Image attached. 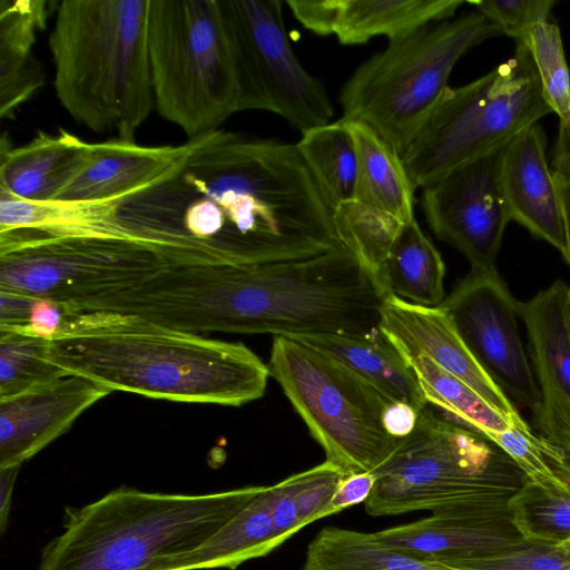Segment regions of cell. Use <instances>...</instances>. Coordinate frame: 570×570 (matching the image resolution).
Instances as JSON below:
<instances>
[{
    "instance_id": "1",
    "label": "cell",
    "mask_w": 570,
    "mask_h": 570,
    "mask_svg": "<svg viewBox=\"0 0 570 570\" xmlns=\"http://www.w3.org/2000/svg\"><path fill=\"white\" fill-rule=\"evenodd\" d=\"M184 146L165 175L116 200L122 227L171 266L283 263L345 247L295 144L218 128Z\"/></svg>"
},
{
    "instance_id": "2",
    "label": "cell",
    "mask_w": 570,
    "mask_h": 570,
    "mask_svg": "<svg viewBox=\"0 0 570 570\" xmlns=\"http://www.w3.org/2000/svg\"><path fill=\"white\" fill-rule=\"evenodd\" d=\"M387 294L348 248L258 264L168 266L146 283L104 297V311L191 333L296 337L380 333Z\"/></svg>"
},
{
    "instance_id": "3",
    "label": "cell",
    "mask_w": 570,
    "mask_h": 570,
    "mask_svg": "<svg viewBox=\"0 0 570 570\" xmlns=\"http://www.w3.org/2000/svg\"><path fill=\"white\" fill-rule=\"evenodd\" d=\"M47 357L110 392L185 403L240 406L264 395L271 375L240 342L108 311L72 313L49 340Z\"/></svg>"
},
{
    "instance_id": "4",
    "label": "cell",
    "mask_w": 570,
    "mask_h": 570,
    "mask_svg": "<svg viewBox=\"0 0 570 570\" xmlns=\"http://www.w3.org/2000/svg\"><path fill=\"white\" fill-rule=\"evenodd\" d=\"M149 0H62L49 48L56 95L75 121L134 140L155 108Z\"/></svg>"
},
{
    "instance_id": "5",
    "label": "cell",
    "mask_w": 570,
    "mask_h": 570,
    "mask_svg": "<svg viewBox=\"0 0 570 570\" xmlns=\"http://www.w3.org/2000/svg\"><path fill=\"white\" fill-rule=\"evenodd\" d=\"M263 489L177 494L121 485L65 509L62 532L43 548L38 570H151L199 548Z\"/></svg>"
},
{
    "instance_id": "6",
    "label": "cell",
    "mask_w": 570,
    "mask_h": 570,
    "mask_svg": "<svg viewBox=\"0 0 570 570\" xmlns=\"http://www.w3.org/2000/svg\"><path fill=\"white\" fill-rule=\"evenodd\" d=\"M373 473L364 502L372 517L430 511L510 521L509 502L529 480L494 442L429 403Z\"/></svg>"
},
{
    "instance_id": "7",
    "label": "cell",
    "mask_w": 570,
    "mask_h": 570,
    "mask_svg": "<svg viewBox=\"0 0 570 570\" xmlns=\"http://www.w3.org/2000/svg\"><path fill=\"white\" fill-rule=\"evenodd\" d=\"M501 35L497 24L473 10L390 40L343 86L342 118L368 125L403 156L449 87L458 60Z\"/></svg>"
},
{
    "instance_id": "8",
    "label": "cell",
    "mask_w": 570,
    "mask_h": 570,
    "mask_svg": "<svg viewBox=\"0 0 570 570\" xmlns=\"http://www.w3.org/2000/svg\"><path fill=\"white\" fill-rule=\"evenodd\" d=\"M515 43L507 61L464 86L446 88L402 156L415 188L505 146L552 112L525 42Z\"/></svg>"
},
{
    "instance_id": "9",
    "label": "cell",
    "mask_w": 570,
    "mask_h": 570,
    "mask_svg": "<svg viewBox=\"0 0 570 570\" xmlns=\"http://www.w3.org/2000/svg\"><path fill=\"white\" fill-rule=\"evenodd\" d=\"M155 108L188 139L237 112V86L218 0H149Z\"/></svg>"
},
{
    "instance_id": "10",
    "label": "cell",
    "mask_w": 570,
    "mask_h": 570,
    "mask_svg": "<svg viewBox=\"0 0 570 570\" xmlns=\"http://www.w3.org/2000/svg\"><path fill=\"white\" fill-rule=\"evenodd\" d=\"M268 368L326 461L350 474L373 472L395 450L399 440L383 423L393 400L334 358L297 340L274 336Z\"/></svg>"
},
{
    "instance_id": "11",
    "label": "cell",
    "mask_w": 570,
    "mask_h": 570,
    "mask_svg": "<svg viewBox=\"0 0 570 570\" xmlns=\"http://www.w3.org/2000/svg\"><path fill=\"white\" fill-rule=\"evenodd\" d=\"M168 266L136 239L0 232V291L67 307L137 287Z\"/></svg>"
},
{
    "instance_id": "12",
    "label": "cell",
    "mask_w": 570,
    "mask_h": 570,
    "mask_svg": "<svg viewBox=\"0 0 570 570\" xmlns=\"http://www.w3.org/2000/svg\"><path fill=\"white\" fill-rule=\"evenodd\" d=\"M237 86V111L266 110L304 132L330 124L334 109L288 39L282 1L218 0Z\"/></svg>"
},
{
    "instance_id": "13",
    "label": "cell",
    "mask_w": 570,
    "mask_h": 570,
    "mask_svg": "<svg viewBox=\"0 0 570 570\" xmlns=\"http://www.w3.org/2000/svg\"><path fill=\"white\" fill-rule=\"evenodd\" d=\"M440 307L478 363L508 397L535 413L541 394L520 336L519 302L497 268L471 269Z\"/></svg>"
},
{
    "instance_id": "14",
    "label": "cell",
    "mask_w": 570,
    "mask_h": 570,
    "mask_svg": "<svg viewBox=\"0 0 570 570\" xmlns=\"http://www.w3.org/2000/svg\"><path fill=\"white\" fill-rule=\"evenodd\" d=\"M505 146L423 188L422 208L429 226L468 258L471 269H495L503 233L511 222L501 186Z\"/></svg>"
},
{
    "instance_id": "15",
    "label": "cell",
    "mask_w": 570,
    "mask_h": 570,
    "mask_svg": "<svg viewBox=\"0 0 570 570\" xmlns=\"http://www.w3.org/2000/svg\"><path fill=\"white\" fill-rule=\"evenodd\" d=\"M566 283L554 282L519 302L541 404L533 413L540 436L570 445V304Z\"/></svg>"
},
{
    "instance_id": "16",
    "label": "cell",
    "mask_w": 570,
    "mask_h": 570,
    "mask_svg": "<svg viewBox=\"0 0 570 570\" xmlns=\"http://www.w3.org/2000/svg\"><path fill=\"white\" fill-rule=\"evenodd\" d=\"M380 331L401 353H423L501 412L513 425L527 422L487 374L440 306L425 307L393 294L381 309Z\"/></svg>"
},
{
    "instance_id": "17",
    "label": "cell",
    "mask_w": 570,
    "mask_h": 570,
    "mask_svg": "<svg viewBox=\"0 0 570 570\" xmlns=\"http://www.w3.org/2000/svg\"><path fill=\"white\" fill-rule=\"evenodd\" d=\"M110 393L87 379L67 375L0 401V469L21 465Z\"/></svg>"
},
{
    "instance_id": "18",
    "label": "cell",
    "mask_w": 570,
    "mask_h": 570,
    "mask_svg": "<svg viewBox=\"0 0 570 570\" xmlns=\"http://www.w3.org/2000/svg\"><path fill=\"white\" fill-rule=\"evenodd\" d=\"M293 16L318 36L334 35L342 45L390 40L452 18L465 0H287Z\"/></svg>"
},
{
    "instance_id": "19",
    "label": "cell",
    "mask_w": 570,
    "mask_h": 570,
    "mask_svg": "<svg viewBox=\"0 0 570 570\" xmlns=\"http://www.w3.org/2000/svg\"><path fill=\"white\" fill-rule=\"evenodd\" d=\"M547 136L537 122L504 148L501 186L511 222L567 256L564 213L547 159Z\"/></svg>"
},
{
    "instance_id": "20",
    "label": "cell",
    "mask_w": 570,
    "mask_h": 570,
    "mask_svg": "<svg viewBox=\"0 0 570 570\" xmlns=\"http://www.w3.org/2000/svg\"><path fill=\"white\" fill-rule=\"evenodd\" d=\"M374 535L419 560L448 570H458L470 560L525 543L510 521L453 514H431Z\"/></svg>"
},
{
    "instance_id": "21",
    "label": "cell",
    "mask_w": 570,
    "mask_h": 570,
    "mask_svg": "<svg viewBox=\"0 0 570 570\" xmlns=\"http://www.w3.org/2000/svg\"><path fill=\"white\" fill-rule=\"evenodd\" d=\"M185 146H141L114 138L89 142L76 175L55 200L110 202L149 185L184 156Z\"/></svg>"
},
{
    "instance_id": "22",
    "label": "cell",
    "mask_w": 570,
    "mask_h": 570,
    "mask_svg": "<svg viewBox=\"0 0 570 570\" xmlns=\"http://www.w3.org/2000/svg\"><path fill=\"white\" fill-rule=\"evenodd\" d=\"M89 142L60 128L39 131L13 148L4 132L0 140V189L22 199L55 200L79 169Z\"/></svg>"
},
{
    "instance_id": "23",
    "label": "cell",
    "mask_w": 570,
    "mask_h": 570,
    "mask_svg": "<svg viewBox=\"0 0 570 570\" xmlns=\"http://www.w3.org/2000/svg\"><path fill=\"white\" fill-rule=\"evenodd\" d=\"M334 358L393 401L421 412L428 401L417 376L401 352L380 333L315 334L289 337Z\"/></svg>"
},
{
    "instance_id": "24",
    "label": "cell",
    "mask_w": 570,
    "mask_h": 570,
    "mask_svg": "<svg viewBox=\"0 0 570 570\" xmlns=\"http://www.w3.org/2000/svg\"><path fill=\"white\" fill-rule=\"evenodd\" d=\"M47 0H0V118L17 109L40 89L46 76L33 55L37 33L46 27Z\"/></svg>"
},
{
    "instance_id": "25",
    "label": "cell",
    "mask_w": 570,
    "mask_h": 570,
    "mask_svg": "<svg viewBox=\"0 0 570 570\" xmlns=\"http://www.w3.org/2000/svg\"><path fill=\"white\" fill-rule=\"evenodd\" d=\"M273 485L263 491L240 512L194 551L160 561L151 570H235L242 563L269 554L286 540L272 518Z\"/></svg>"
},
{
    "instance_id": "26",
    "label": "cell",
    "mask_w": 570,
    "mask_h": 570,
    "mask_svg": "<svg viewBox=\"0 0 570 570\" xmlns=\"http://www.w3.org/2000/svg\"><path fill=\"white\" fill-rule=\"evenodd\" d=\"M342 119L353 136L357 156L354 200L404 223L415 219V186L402 156L368 125Z\"/></svg>"
},
{
    "instance_id": "27",
    "label": "cell",
    "mask_w": 570,
    "mask_h": 570,
    "mask_svg": "<svg viewBox=\"0 0 570 570\" xmlns=\"http://www.w3.org/2000/svg\"><path fill=\"white\" fill-rule=\"evenodd\" d=\"M116 200L36 202L0 189V232L23 228L49 236L134 239L117 218Z\"/></svg>"
},
{
    "instance_id": "28",
    "label": "cell",
    "mask_w": 570,
    "mask_h": 570,
    "mask_svg": "<svg viewBox=\"0 0 570 570\" xmlns=\"http://www.w3.org/2000/svg\"><path fill=\"white\" fill-rule=\"evenodd\" d=\"M443 259L415 219L403 223L387 254L382 282L389 294L438 307L445 299Z\"/></svg>"
},
{
    "instance_id": "29",
    "label": "cell",
    "mask_w": 570,
    "mask_h": 570,
    "mask_svg": "<svg viewBox=\"0 0 570 570\" xmlns=\"http://www.w3.org/2000/svg\"><path fill=\"white\" fill-rule=\"evenodd\" d=\"M301 570H448L380 541L374 532L338 527L320 530Z\"/></svg>"
},
{
    "instance_id": "30",
    "label": "cell",
    "mask_w": 570,
    "mask_h": 570,
    "mask_svg": "<svg viewBox=\"0 0 570 570\" xmlns=\"http://www.w3.org/2000/svg\"><path fill=\"white\" fill-rule=\"evenodd\" d=\"M295 145L332 210L355 199L357 156L342 118L302 132Z\"/></svg>"
},
{
    "instance_id": "31",
    "label": "cell",
    "mask_w": 570,
    "mask_h": 570,
    "mask_svg": "<svg viewBox=\"0 0 570 570\" xmlns=\"http://www.w3.org/2000/svg\"><path fill=\"white\" fill-rule=\"evenodd\" d=\"M414 370L429 404L490 439L513 424L465 383L423 353H401Z\"/></svg>"
},
{
    "instance_id": "32",
    "label": "cell",
    "mask_w": 570,
    "mask_h": 570,
    "mask_svg": "<svg viewBox=\"0 0 570 570\" xmlns=\"http://www.w3.org/2000/svg\"><path fill=\"white\" fill-rule=\"evenodd\" d=\"M333 222L343 245L358 257L386 292L382 282L383 265L404 222L355 200L334 208Z\"/></svg>"
},
{
    "instance_id": "33",
    "label": "cell",
    "mask_w": 570,
    "mask_h": 570,
    "mask_svg": "<svg viewBox=\"0 0 570 570\" xmlns=\"http://www.w3.org/2000/svg\"><path fill=\"white\" fill-rule=\"evenodd\" d=\"M510 522L532 544L570 539V490H548L527 481L509 502Z\"/></svg>"
},
{
    "instance_id": "34",
    "label": "cell",
    "mask_w": 570,
    "mask_h": 570,
    "mask_svg": "<svg viewBox=\"0 0 570 570\" xmlns=\"http://www.w3.org/2000/svg\"><path fill=\"white\" fill-rule=\"evenodd\" d=\"M49 340L0 332V401L67 376L48 357Z\"/></svg>"
},
{
    "instance_id": "35",
    "label": "cell",
    "mask_w": 570,
    "mask_h": 570,
    "mask_svg": "<svg viewBox=\"0 0 570 570\" xmlns=\"http://www.w3.org/2000/svg\"><path fill=\"white\" fill-rule=\"evenodd\" d=\"M520 39L531 53L552 114L559 117V124H570V69L559 27L549 20L532 27Z\"/></svg>"
},
{
    "instance_id": "36",
    "label": "cell",
    "mask_w": 570,
    "mask_h": 570,
    "mask_svg": "<svg viewBox=\"0 0 570 570\" xmlns=\"http://www.w3.org/2000/svg\"><path fill=\"white\" fill-rule=\"evenodd\" d=\"M350 473L324 461L286 478L303 527L332 515L331 504L341 483Z\"/></svg>"
},
{
    "instance_id": "37",
    "label": "cell",
    "mask_w": 570,
    "mask_h": 570,
    "mask_svg": "<svg viewBox=\"0 0 570 570\" xmlns=\"http://www.w3.org/2000/svg\"><path fill=\"white\" fill-rule=\"evenodd\" d=\"M490 440L518 464L529 481L548 490H569L544 459L537 433L528 423L512 425L493 434Z\"/></svg>"
},
{
    "instance_id": "38",
    "label": "cell",
    "mask_w": 570,
    "mask_h": 570,
    "mask_svg": "<svg viewBox=\"0 0 570 570\" xmlns=\"http://www.w3.org/2000/svg\"><path fill=\"white\" fill-rule=\"evenodd\" d=\"M458 570H570V551L559 544L525 542L470 560Z\"/></svg>"
},
{
    "instance_id": "39",
    "label": "cell",
    "mask_w": 570,
    "mask_h": 570,
    "mask_svg": "<svg viewBox=\"0 0 570 570\" xmlns=\"http://www.w3.org/2000/svg\"><path fill=\"white\" fill-rule=\"evenodd\" d=\"M468 4L497 24L502 35L518 40L532 27L549 21L556 1L470 0Z\"/></svg>"
},
{
    "instance_id": "40",
    "label": "cell",
    "mask_w": 570,
    "mask_h": 570,
    "mask_svg": "<svg viewBox=\"0 0 570 570\" xmlns=\"http://www.w3.org/2000/svg\"><path fill=\"white\" fill-rule=\"evenodd\" d=\"M69 315L70 312L62 303L37 299L31 311L29 325L21 334L51 340L62 330Z\"/></svg>"
},
{
    "instance_id": "41",
    "label": "cell",
    "mask_w": 570,
    "mask_h": 570,
    "mask_svg": "<svg viewBox=\"0 0 570 570\" xmlns=\"http://www.w3.org/2000/svg\"><path fill=\"white\" fill-rule=\"evenodd\" d=\"M272 518L278 533L288 540L303 527L286 479L273 485Z\"/></svg>"
},
{
    "instance_id": "42",
    "label": "cell",
    "mask_w": 570,
    "mask_h": 570,
    "mask_svg": "<svg viewBox=\"0 0 570 570\" xmlns=\"http://www.w3.org/2000/svg\"><path fill=\"white\" fill-rule=\"evenodd\" d=\"M37 299L0 291V332L24 333Z\"/></svg>"
},
{
    "instance_id": "43",
    "label": "cell",
    "mask_w": 570,
    "mask_h": 570,
    "mask_svg": "<svg viewBox=\"0 0 570 570\" xmlns=\"http://www.w3.org/2000/svg\"><path fill=\"white\" fill-rule=\"evenodd\" d=\"M375 484L373 472L350 474L341 483L331 504L332 514L365 502Z\"/></svg>"
},
{
    "instance_id": "44",
    "label": "cell",
    "mask_w": 570,
    "mask_h": 570,
    "mask_svg": "<svg viewBox=\"0 0 570 570\" xmlns=\"http://www.w3.org/2000/svg\"><path fill=\"white\" fill-rule=\"evenodd\" d=\"M420 412L407 403L391 401L383 413L384 428L390 435L401 440L416 426Z\"/></svg>"
},
{
    "instance_id": "45",
    "label": "cell",
    "mask_w": 570,
    "mask_h": 570,
    "mask_svg": "<svg viewBox=\"0 0 570 570\" xmlns=\"http://www.w3.org/2000/svg\"><path fill=\"white\" fill-rule=\"evenodd\" d=\"M537 438L544 459L570 490V445L554 444L539 434H537Z\"/></svg>"
},
{
    "instance_id": "46",
    "label": "cell",
    "mask_w": 570,
    "mask_h": 570,
    "mask_svg": "<svg viewBox=\"0 0 570 570\" xmlns=\"http://www.w3.org/2000/svg\"><path fill=\"white\" fill-rule=\"evenodd\" d=\"M552 171L556 177L570 179V124H559L553 147Z\"/></svg>"
},
{
    "instance_id": "47",
    "label": "cell",
    "mask_w": 570,
    "mask_h": 570,
    "mask_svg": "<svg viewBox=\"0 0 570 570\" xmlns=\"http://www.w3.org/2000/svg\"><path fill=\"white\" fill-rule=\"evenodd\" d=\"M21 465L0 469V531L4 532L9 519L11 498L17 475Z\"/></svg>"
},
{
    "instance_id": "48",
    "label": "cell",
    "mask_w": 570,
    "mask_h": 570,
    "mask_svg": "<svg viewBox=\"0 0 570 570\" xmlns=\"http://www.w3.org/2000/svg\"><path fill=\"white\" fill-rule=\"evenodd\" d=\"M556 180H557L558 190H559L561 202H562V207H563V213H564V222H566L568 252H567V256L564 259L570 266V179L556 177Z\"/></svg>"
},
{
    "instance_id": "49",
    "label": "cell",
    "mask_w": 570,
    "mask_h": 570,
    "mask_svg": "<svg viewBox=\"0 0 570 570\" xmlns=\"http://www.w3.org/2000/svg\"><path fill=\"white\" fill-rule=\"evenodd\" d=\"M559 546L563 547L564 549L569 550L570 551V539L562 542V543H559Z\"/></svg>"
},
{
    "instance_id": "50",
    "label": "cell",
    "mask_w": 570,
    "mask_h": 570,
    "mask_svg": "<svg viewBox=\"0 0 570 570\" xmlns=\"http://www.w3.org/2000/svg\"><path fill=\"white\" fill-rule=\"evenodd\" d=\"M569 304H570V289H569Z\"/></svg>"
}]
</instances>
